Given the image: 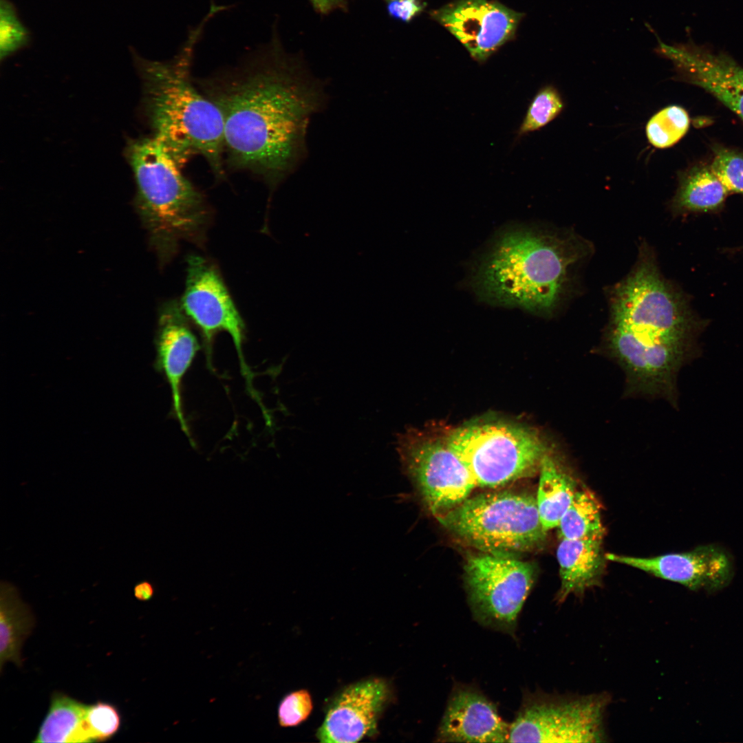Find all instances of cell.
<instances>
[{
	"label": "cell",
	"mask_w": 743,
	"mask_h": 743,
	"mask_svg": "<svg viewBox=\"0 0 743 743\" xmlns=\"http://www.w3.org/2000/svg\"><path fill=\"white\" fill-rule=\"evenodd\" d=\"M658 38L654 52L669 59L679 76L717 98L743 122V67L722 55L685 45H669Z\"/></svg>",
	"instance_id": "9a60e30c"
},
{
	"label": "cell",
	"mask_w": 743,
	"mask_h": 743,
	"mask_svg": "<svg viewBox=\"0 0 743 743\" xmlns=\"http://www.w3.org/2000/svg\"><path fill=\"white\" fill-rule=\"evenodd\" d=\"M88 705L55 692L34 743L93 742L86 722Z\"/></svg>",
	"instance_id": "44dd1931"
},
{
	"label": "cell",
	"mask_w": 743,
	"mask_h": 743,
	"mask_svg": "<svg viewBox=\"0 0 743 743\" xmlns=\"http://www.w3.org/2000/svg\"><path fill=\"white\" fill-rule=\"evenodd\" d=\"M417 0H391L388 6L389 13L402 21H408L422 10Z\"/></svg>",
	"instance_id": "f546056e"
},
{
	"label": "cell",
	"mask_w": 743,
	"mask_h": 743,
	"mask_svg": "<svg viewBox=\"0 0 743 743\" xmlns=\"http://www.w3.org/2000/svg\"><path fill=\"white\" fill-rule=\"evenodd\" d=\"M710 167L729 193L743 195V154L718 147L713 149Z\"/></svg>",
	"instance_id": "4316f807"
},
{
	"label": "cell",
	"mask_w": 743,
	"mask_h": 743,
	"mask_svg": "<svg viewBox=\"0 0 743 743\" xmlns=\"http://www.w3.org/2000/svg\"><path fill=\"white\" fill-rule=\"evenodd\" d=\"M445 438L477 486L487 488L535 474L548 448L535 429L501 421L465 424L451 430Z\"/></svg>",
	"instance_id": "52a82bcc"
},
{
	"label": "cell",
	"mask_w": 743,
	"mask_h": 743,
	"mask_svg": "<svg viewBox=\"0 0 743 743\" xmlns=\"http://www.w3.org/2000/svg\"><path fill=\"white\" fill-rule=\"evenodd\" d=\"M154 593V585L149 581H139L133 587V595L140 601H149L153 598Z\"/></svg>",
	"instance_id": "4dcf8cb0"
},
{
	"label": "cell",
	"mask_w": 743,
	"mask_h": 743,
	"mask_svg": "<svg viewBox=\"0 0 743 743\" xmlns=\"http://www.w3.org/2000/svg\"><path fill=\"white\" fill-rule=\"evenodd\" d=\"M563 107V99L557 88L551 85L543 87L528 105L517 131L518 137L545 127L559 115Z\"/></svg>",
	"instance_id": "d4e9b609"
},
{
	"label": "cell",
	"mask_w": 743,
	"mask_h": 743,
	"mask_svg": "<svg viewBox=\"0 0 743 743\" xmlns=\"http://www.w3.org/2000/svg\"><path fill=\"white\" fill-rule=\"evenodd\" d=\"M31 33L23 24L14 3L0 0V59H4L28 47Z\"/></svg>",
	"instance_id": "484cf974"
},
{
	"label": "cell",
	"mask_w": 743,
	"mask_h": 743,
	"mask_svg": "<svg viewBox=\"0 0 743 743\" xmlns=\"http://www.w3.org/2000/svg\"><path fill=\"white\" fill-rule=\"evenodd\" d=\"M561 539L601 540L605 534L600 506L587 491H577L558 526Z\"/></svg>",
	"instance_id": "603a6c76"
},
{
	"label": "cell",
	"mask_w": 743,
	"mask_h": 743,
	"mask_svg": "<svg viewBox=\"0 0 743 743\" xmlns=\"http://www.w3.org/2000/svg\"><path fill=\"white\" fill-rule=\"evenodd\" d=\"M601 542L561 539L557 550L561 578L558 601H564L570 594H582L599 583L606 559Z\"/></svg>",
	"instance_id": "ac0fdd59"
},
{
	"label": "cell",
	"mask_w": 743,
	"mask_h": 743,
	"mask_svg": "<svg viewBox=\"0 0 743 743\" xmlns=\"http://www.w3.org/2000/svg\"><path fill=\"white\" fill-rule=\"evenodd\" d=\"M510 724L497 706L479 689L456 685L449 698L437 732L442 742H506Z\"/></svg>",
	"instance_id": "2e32d148"
},
{
	"label": "cell",
	"mask_w": 743,
	"mask_h": 743,
	"mask_svg": "<svg viewBox=\"0 0 743 743\" xmlns=\"http://www.w3.org/2000/svg\"><path fill=\"white\" fill-rule=\"evenodd\" d=\"M689 116L680 106H667L656 114L646 125V135L649 143L658 149L669 148L677 143L687 132Z\"/></svg>",
	"instance_id": "cb8c5ba5"
},
{
	"label": "cell",
	"mask_w": 743,
	"mask_h": 743,
	"mask_svg": "<svg viewBox=\"0 0 743 743\" xmlns=\"http://www.w3.org/2000/svg\"><path fill=\"white\" fill-rule=\"evenodd\" d=\"M521 16L488 0H458L433 14L479 62L486 61L513 36Z\"/></svg>",
	"instance_id": "7c38bea8"
},
{
	"label": "cell",
	"mask_w": 743,
	"mask_h": 743,
	"mask_svg": "<svg viewBox=\"0 0 743 743\" xmlns=\"http://www.w3.org/2000/svg\"><path fill=\"white\" fill-rule=\"evenodd\" d=\"M585 255L572 236L516 226L502 232L480 263L473 286L489 304L551 314L565 290L570 268Z\"/></svg>",
	"instance_id": "3957f363"
},
{
	"label": "cell",
	"mask_w": 743,
	"mask_h": 743,
	"mask_svg": "<svg viewBox=\"0 0 743 743\" xmlns=\"http://www.w3.org/2000/svg\"><path fill=\"white\" fill-rule=\"evenodd\" d=\"M195 83L221 114L228 166L258 175L272 194L308 156L311 118L327 101L324 84L286 55L276 36Z\"/></svg>",
	"instance_id": "6da1fadb"
},
{
	"label": "cell",
	"mask_w": 743,
	"mask_h": 743,
	"mask_svg": "<svg viewBox=\"0 0 743 743\" xmlns=\"http://www.w3.org/2000/svg\"><path fill=\"white\" fill-rule=\"evenodd\" d=\"M0 671L12 662L21 667V649L35 623L30 607L21 599L17 588L1 581L0 588Z\"/></svg>",
	"instance_id": "ffe728a7"
},
{
	"label": "cell",
	"mask_w": 743,
	"mask_h": 743,
	"mask_svg": "<svg viewBox=\"0 0 743 743\" xmlns=\"http://www.w3.org/2000/svg\"><path fill=\"white\" fill-rule=\"evenodd\" d=\"M86 722L93 741L100 742L117 733L120 726V716L114 705L98 701L88 705Z\"/></svg>",
	"instance_id": "83f0119b"
},
{
	"label": "cell",
	"mask_w": 743,
	"mask_h": 743,
	"mask_svg": "<svg viewBox=\"0 0 743 743\" xmlns=\"http://www.w3.org/2000/svg\"><path fill=\"white\" fill-rule=\"evenodd\" d=\"M157 365L169 382L175 416L190 438L181 400V383L200 345L188 323L180 303L171 300L160 310L156 336Z\"/></svg>",
	"instance_id": "e0dca14e"
},
{
	"label": "cell",
	"mask_w": 743,
	"mask_h": 743,
	"mask_svg": "<svg viewBox=\"0 0 743 743\" xmlns=\"http://www.w3.org/2000/svg\"><path fill=\"white\" fill-rule=\"evenodd\" d=\"M186 264L182 309L201 331L208 350L217 332H226L231 336L249 392L255 396L251 384L252 374L243 352L244 323L217 267L209 259L197 255H189Z\"/></svg>",
	"instance_id": "8fae6325"
},
{
	"label": "cell",
	"mask_w": 743,
	"mask_h": 743,
	"mask_svg": "<svg viewBox=\"0 0 743 743\" xmlns=\"http://www.w3.org/2000/svg\"><path fill=\"white\" fill-rule=\"evenodd\" d=\"M202 21L189 34L178 54L166 61L131 52L142 80L145 107L153 135L182 168L193 155H202L215 177H224V125L215 105L191 76L194 46Z\"/></svg>",
	"instance_id": "7a4b0ae2"
},
{
	"label": "cell",
	"mask_w": 743,
	"mask_h": 743,
	"mask_svg": "<svg viewBox=\"0 0 743 743\" xmlns=\"http://www.w3.org/2000/svg\"><path fill=\"white\" fill-rule=\"evenodd\" d=\"M729 191L710 166H696L680 175L674 200L677 209L711 211L721 206Z\"/></svg>",
	"instance_id": "7402d4cb"
},
{
	"label": "cell",
	"mask_w": 743,
	"mask_h": 743,
	"mask_svg": "<svg viewBox=\"0 0 743 743\" xmlns=\"http://www.w3.org/2000/svg\"><path fill=\"white\" fill-rule=\"evenodd\" d=\"M319 11L326 12L337 5L341 0H310Z\"/></svg>",
	"instance_id": "1f68e13d"
},
{
	"label": "cell",
	"mask_w": 743,
	"mask_h": 743,
	"mask_svg": "<svg viewBox=\"0 0 743 743\" xmlns=\"http://www.w3.org/2000/svg\"><path fill=\"white\" fill-rule=\"evenodd\" d=\"M313 708L312 698L305 689L287 694L278 707V722L282 727L294 726L305 720Z\"/></svg>",
	"instance_id": "f1b7e54d"
},
{
	"label": "cell",
	"mask_w": 743,
	"mask_h": 743,
	"mask_svg": "<svg viewBox=\"0 0 743 743\" xmlns=\"http://www.w3.org/2000/svg\"><path fill=\"white\" fill-rule=\"evenodd\" d=\"M607 560L638 568L657 577L680 583L691 590L715 592L727 586L733 575L731 556L715 544L700 546L683 552L649 558L613 553Z\"/></svg>",
	"instance_id": "4fadbf2b"
},
{
	"label": "cell",
	"mask_w": 743,
	"mask_h": 743,
	"mask_svg": "<svg viewBox=\"0 0 743 743\" xmlns=\"http://www.w3.org/2000/svg\"><path fill=\"white\" fill-rule=\"evenodd\" d=\"M137 185L136 206L160 264L180 242L202 246L211 219L205 198L154 136L132 141L127 151Z\"/></svg>",
	"instance_id": "277c9868"
},
{
	"label": "cell",
	"mask_w": 743,
	"mask_h": 743,
	"mask_svg": "<svg viewBox=\"0 0 743 743\" xmlns=\"http://www.w3.org/2000/svg\"><path fill=\"white\" fill-rule=\"evenodd\" d=\"M611 319V325L627 331L647 347H698L700 324L649 259H642L616 288Z\"/></svg>",
	"instance_id": "8992f818"
},
{
	"label": "cell",
	"mask_w": 743,
	"mask_h": 743,
	"mask_svg": "<svg viewBox=\"0 0 743 743\" xmlns=\"http://www.w3.org/2000/svg\"><path fill=\"white\" fill-rule=\"evenodd\" d=\"M435 517L464 542L495 554L533 550L543 544L547 532L536 497L522 493L479 494Z\"/></svg>",
	"instance_id": "5b68a950"
},
{
	"label": "cell",
	"mask_w": 743,
	"mask_h": 743,
	"mask_svg": "<svg viewBox=\"0 0 743 743\" xmlns=\"http://www.w3.org/2000/svg\"><path fill=\"white\" fill-rule=\"evenodd\" d=\"M389 687L380 678L352 684L332 701L316 736L321 742H356L377 732L380 713L389 696Z\"/></svg>",
	"instance_id": "5bb4252c"
},
{
	"label": "cell",
	"mask_w": 743,
	"mask_h": 743,
	"mask_svg": "<svg viewBox=\"0 0 743 743\" xmlns=\"http://www.w3.org/2000/svg\"><path fill=\"white\" fill-rule=\"evenodd\" d=\"M609 699L604 693L577 698L525 694L510 724L508 742H604L603 718Z\"/></svg>",
	"instance_id": "30bf717a"
},
{
	"label": "cell",
	"mask_w": 743,
	"mask_h": 743,
	"mask_svg": "<svg viewBox=\"0 0 743 743\" xmlns=\"http://www.w3.org/2000/svg\"><path fill=\"white\" fill-rule=\"evenodd\" d=\"M396 440L404 471L435 517L461 504L477 486L471 472L445 437L435 438L411 428L397 433Z\"/></svg>",
	"instance_id": "9c48e42d"
},
{
	"label": "cell",
	"mask_w": 743,
	"mask_h": 743,
	"mask_svg": "<svg viewBox=\"0 0 743 743\" xmlns=\"http://www.w3.org/2000/svg\"><path fill=\"white\" fill-rule=\"evenodd\" d=\"M539 471L536 500L541 523L548 531L558 526L577 491V483L548 446Z\"/></svg>",
	"instance_id": "d6986e66"
},
{
	"label": "cell",
	"mask_w": 743,
	"mask_h": 743,
	"mask_svg": "<svg viewBox=\"0 0 743 743\" xmlns=\"http://www.w3.org/2000/svg\"><path fill=\"white\" fill-rule=\"evenodd\" d=\"M535 579L533 564L512 555L484 552L469 557L464 579L475 621L484 627L514 635Z\"/></svg>",
	"instance_id": "ba28073f"
}]
</instances>
